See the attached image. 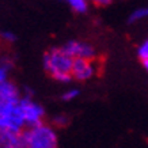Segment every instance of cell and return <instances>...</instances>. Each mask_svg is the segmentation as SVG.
<instances>
[{
	"label": "cell",
	"mask_w": 148,
	"mask_h": 148,
	"mask_svg": "<svg viewBox=\"0 0 148 148\" xmlns=\"http://www.w3.org/2000/svg\"><path fill=\"white\" fill-rule=\"evenodd\" d=\"M95 61V60H94ZM94 61L90 60H84V58H73V64H72V76L76 80H88L95 75L97 67H95Z\"/></svg>",
	"instance_id": "8992f818"
},
{
	"label": "cell",
	"mask_w": 148,
	"mask_h": 148,
	"mask_svg": "<svg viewBox=\"0 0 148 148\" xmlns=\"http://www.w3.org/2000/svg\"><path fill=\"white\" fill-rule=\"evenodd\" d=\"M19 102L0 103V129L1 132L21 135L26 129V121H25Z\"/></svg>",
	"instance_id": "7a4b0ae2"
},
{
	"label": "cell",
	"mask_w": 148,
	"mask_h": 148,
	"mask_svg": "<svg viewBox=\"0 0 148 148\" xmlns=\"http://www.w3.org/2000/svg\"><path fill=\"white\" fill-rule=\"evenodd\" d=\"M68 4L77 14H84L87 11V8H88V3L86 0H69Z\"/></svg>",
	"instance_id": "8fae6325"
},
{
	"label": "cell",
	"mask_w": 148,
	"mask_h": 148,
	"mask_svg": "<svg viewBox=\"0 0 148 148\" xmlns=\"http://www.w3.org/2000/svg\"><path fill=\"white\" fill-rule=\"evenodd\" d=\"M12 68V61L8 60V58L5 57L3 58V61H1V67H0V83H4L7 82V77H8V72L10 69Z\"/></svg>",
	"instance_id": "30bf717a"
},
{
	"label": "cell",
	"mask_w": 148,
	"mask_h": 148,
	"mask_svg": "<svg viewBox=\"0 0 148 148\" xmlns=\"http://www.w3.org/2000/svg\"><path fill=\"white\" fill-rule=\"evenodd\" d=\"M19 105L22 108L23 117H25V121H26V128H33V126L44 124L42 120H44V116H45V110L40 103L34 102L30 98L23 97L21 99Z\"/></svg>",
	"instance_id": "277c9868"
},
{
	"label": "cell",
	"mask_w": 148,
	"mask_h": 148,
	"mask_svg": "<svg viewBox=\"0 0 148 148\" xmlns=\"http://www.w3.org/2000/svg\"><path fill=\"white\" fill-rule=\"evenodd\" d=\"M143 65H144V68H145V69H147V71H148V61H144V63H143Z\"/></svg>",
	"instance_id": "e0dca14e"
},
{
	"label": "cell",
	"mask_w": 148,
	"mask_h": 148,
	"mask_svg": "<svg viewBox=\"0 0 148 148\" xmlns=\"http://www.w3.org/2000/svg\"><path fill=\"white\" fill-rule=\"evenodd\" d=\"M61 50L72 58H84V60L94 61L97 57L94 46L80 41H68L67 44L61 46Z\"/></svg>",
	"instance_id": "5b68a950"
},
{
	"label": "cell",
	"mask_w": 148,
	"mask_h": 148,
	"mask_svg": "<svg viewBox=\"0 0 148 148\" xmlns=\"http://www.w3.org/2000/svg\"><path fill=\"white\" fill-rule=\"evenodd\" d=\"M22 143L25 148H57V135L50 125L41 124L23 130Z\"/></svg>",
	"instance_id": "6da1fadb"
},
{
	"label": "cell",
	"mask_w": 148,
	"mask_h": 148,
	"mask_svg": "<svg viewBox=\"0 0 148 148\" xmlns=\"http://www.w3.org/2000/svg\"><path fill=\"white\" fill-rule=\"evenodd\" d=\"M18 87L12 82H4L0 83V103H10V102H19L21 101Z\"/></svg>",
	"instance_id": "52a82bcc"
},
{
	"label": "cell",
	"mask_w": 148,
	"mask_h": 148,
	"mask_svg": "<svg viewBox=\"0 0 148 148\" xmlns=\"http://www.w3.org/2000/svg\"><path fill=\"white\" fill-rule=\"evenodd\" d=\"M19 148H25V147H19Z\"/></svg>",
	"instance_id": "d6986e66"
},
{
	"label": "cell",
	"mask_w": 148,
	"mask_h": 148,
	"mask_svg": "<svg viewBox=\"0 0 148 148\" xmlns=\"http://www.w3.org/2000/svg\"><path fill=\"white\" fill-rule=\"evenodd\" d=\"M54 80L61 82V83H69L72 80V73H67V72H57V73H53L52 75Z\"/></svg>",
	"instance_id": "4fadbf2b"
},
{
	"label": "cell",
	"mask_w": 148,
	"mask_h": 148,
	"mask_svg": "<svg viewBox=\"0 0 148 148\" xmlns=\"http://www.w3.org/2000/svg\"><path fill=\"white\" fill-rule=\"evenodd\" d=\"M108 3H110V1H99V4H103V5L108 4Z\"/></svg>",
	"instance_id": "ac0fdd59"
},
{
	"label": "cell",
	"mask_w": 148,
	"mask_h": 148,
	"mask_svg": "<svg viewBox=\"0 0 148 148\" xmlns=\"http://www.w3.org/2000/svg\"><path fill=\"white\" fill-rule=\"evenodd\" d=\"M53 124L56 126H65L69 124V117L67 114H58V116L53 117Z\"/></svg>",
	"instance_id": "5bb4252c"
},
{
	"label": "cell",
	"mask_w": 148,
	"mask_h": 148,
	"mask_svg": "<svg viewBox=\"0 0 148 148\" xmlns=\"http://www.w3.org/2000/svg\"><path fill=\"white\" fill-rule=\"evenodd\" d=\"M0 141H1L3 148L23 147L22 133H21V135H15V133H10V132H1V135H0Z\"/></svg>",
	"instance_id": "ba28073f"
},
{
	"label": "cell",
	"mask_w": 148,
	"mask_h": 148,
	"mask_svg": "<svg viewBox=\"0 0 148 148\" xmlns=\"http://www.w3.org/2000/svg\"><path fill=\"white\" fill-rule=\"evenodd\" d=\"M79 95V90H76V88H72V90L69 91H65L63 95H61V99L63 101H65V102H69V101H72V99H75Z\"/></svg>",
	"instance_id": "9a60e30c"
},
{
	"label": "cell",
	"mask_w": 148,
	"mask_h": 148,
	"mask_svg": "<svg viewBox=\"0 0 148 148\" xmlns=\"http://www.w3.org/2000/svg\"><path fill=\"white\" fill-rule=\"evenodd\" d=\"M1 38H3V41H5V42H15L16 36H15L12 32L4 30V32H1Z\"/></svg>",
	"instance_id": "2e32d148"
},
{
	"label": "cell",
	"mask_w": 148,
	"mask_h": 148,
	"mask_svg": "<svg viewBox=\"0 0 148 148\" xmlns=\"http://www.w3.org/2000/svg\"><path fill=\"white\" fill-rule=\"evenodd\" d=\"M144 18H148V5L145 7H139V8H136L133 12L129 15V19H128V22L129 23H135L137 21H141Z\"/></svg>",
	"instance_id": "9c48e42d"
},
{
	"label": "cell",
	"mask_w": 148,
	"mask_h": 148,
	"mask_svg": "<svg viewBox=\"0 0 148 148\" xmlns=\"http://www.w3.org/2000/svg\"><path fill=\"white\" fill-rule=\"evenodd\" d=\"M137 56L141 61H148V40L144 41L143 44L137 48Z\"/></svg>",
	"instance_id": "7c38bea8"
},
{
	"label": "cell",
	"mask_w": 148,
	"mask_h": 148,
	"mask_svg": "<svg viewBox=\"0 0 148 148\" xmlns=\"http://www.w3.org/2000/svg\"><path fill=\"white\" fill-rule=\"evenodd\" d=\"M42 64L46 72H49L50 75L57 73V72H72V64H73V58L69 57L61 50V48H54L49 50L48 53L44 54L42 58Z\"/></svg>",
	"instance_id": "3957f363"
}]
</instances>
